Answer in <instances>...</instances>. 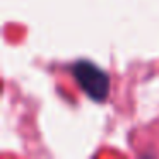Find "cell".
I'll return each mask as SVG.
<instances>
[{
	"label": "cell",
	"mask_w": 159,
	"mask_h": 159,
	"mask_svg": "<svg viewBox=\"0 0 159 159\" xmlns=\"http://www.w3.org/2000/svg\"><path fill=\"white\" fill-rule=\"evenodd\" d=\"M74 77L77 84L82 87V91L94 101H104L110 93V77L104 70H101L98 65L80 60L72 67Z\"/></svg>",
	"instance_id": "cell-1"
}]
</instances>
